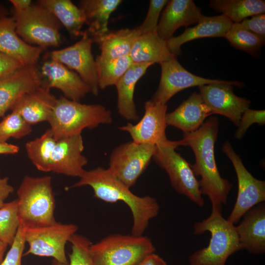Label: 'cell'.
Masks as SVG:
<instances>
[{
    "instance_id": "obj_41",
    "label": "cell",
    "mask_w": 265,
    "mask_h": 265,
    "mask_svg": "<svg viewBox=\"0 0 265 265\" xmlns=\"http://www.w3.org/2000/svg\"><path fill=\"white\" fill-rule=\"evenodd\" d=\"M23 66L15 59L0 53V80L11 76Z\"/></svg>"
},
{
    "instance_id": "obj_44",
    "label": "cell",
    "mask_w": 265,
    "mask_h": 265,
    "mask_svg": "<svg viewBox=\"0 0 265 265\" xmlns=\"http://www.w3.org/2000/svg\"><path fill=\"white\" fill-rule=\"evenodd\" d=\"M13 6V12H23L28 9L32 4L31 0H10Z\"/></svg>"
},
{
    "instance_id": "obj_47",
    "label": "cell",
    "mask_w": 265,
    "mask_h": 265,
    "mask_svg": "<svg viewBox=\"0 0 265 265\" xmlns=\"http://www.w3.org/2000/svg\"><path fill=\"white\" fill-rule=\"evenodd\" d=\"M9 16V11L7 8L0 3V18Z\"/></svg>"
},
{
    "instance_id": "obj_25",
    "label": "cell",
    "mask_w": 265,
    "mask_h": 265,
    "mask_svg": "<svg viewBox=\"0 0 265 265\" xmlns=\"http://www.w3.org/2000/svg\"><path fill=\"white\" fill-rule=\"evenodd\" d=\"M121 0H82L79 7L83 11L88 28L87 33L93 42L97 43L109 32L108 22L111 14Z\"/></svg>"
},
{
    "instance_id": "obj_46",
    "label": "cell",
    "mask_w": 265,
    "mask_h": 265,
    "mask_svg": "<svg viewBox=\"0 0 265 265\" xmlns=\"http://www.w3.org/2000/svg\"><path fill=\"white\" fill-rule=\"evenodd\" d=\"M8 245L0 240V264L4 259V256Z\"/></svg>"
},
{
    "instance_id": "obj_14",
    "label": "cell",
    "mask_w": 265,
    "mask_h": 265,
    "mask_svg": "<svg viewBox=\"0 0 265 265\" xmlns=\"http://www.w3.org/2000/svg\"><path fill=\"white\" fill-rule=\"evenodd\" d=\"M160 65V81L152 100L163 105H166L175 94L184 89L214 83H226L232 81L212 80L196 76L184 68L178 61L177 56H174Z\"/></svg>"
},
{
    "instance_id": "obj_37",
    "label": "cell",
    "mask_w": 265,
    "mask_h": 265,
    "mask_svg": "<svg viewBox=\"0 0 265 265\" xmlns=\"http://www.w3.org/2000/svg\"><path fill=\"white\" fill-rule=\"evenodd\" d=\"M168 0H151L148 10L142 24L137 28L141 34L156 33L161 12Z\"/></svg>"
},
{
    "instance_id": "obj_31",
    "label": "cell",
    "mask_w": 265,
    "mask_h": 265,
    "mask_svg": "<svg viewBox=\"0 0 265 265\" xmlns=\"http://www.w3.org/2000/svg\"><path fill=\"white\" fill-rule=\"evenodd\" d=\"M28 90L27 81L20 72L0 80V117L11 110L17 101Z\"/></svg>"
},
{
    "instance_id": "obj_17",
    "label": "cell",
    "mask_w": 265,
    "mask_h": 265,
    "mask_svg": "<svg viewBox=\"0 0 265 265\" xmlns=\"http://www.w3.org/2000/svg\"><path fill=\"white\" fill-rule=\"evenodd\" d=\"M40 72L50 89H59L68 99L80 102L91 93L89 86L77 73L52 59L43 63Z\"/></svg>"
},
{
    "instance_id": "obj_19",
    "label": "cell",
    "mask_w": 265,
    "mask_h": 265,
    "mask_svg": "<svg viewBox=\"0 0 265 265\" xmlns=\"http://www.w3.org/2000/svg\"><path fill=\"white\" fill-rule=\"evenodd\" d=\"M43 50L28 44L18 35L12 16L0 18V53L23 66H36Z\"/></svg>"
},
{
    "instance_id": "obj_30",
    "label": "cell",
    "mask_w": 265,
    "mask_h": 265,
    "mask_svg": "<svg viewBox=\"0 0 265 265\" xmlns=\"http://www.w3.org/2000/svg\"><path fill=\"white\" fill-rule=\"evenodd\" d=\"M56 141L52 131L49 129L40 137L26 143L27 155L38 170L50 172L51 157Z\"/></svg>"
},
{
    "instance_id": "obj_28",
    "label": "cell",
    "mask_w": 265,
    "mask_h": 265,
    "mask_svg": "<svg viewBox=\"0 0 265 265\" xmlns=\"http://www.w3.org/2000/svg\"><path fill=\"white\" fill-rule=\"evenodd\" d=\"M140 35L137 27L109 31L97 42L101 51L97 58L110 60L129 55L135 40Z\"/></svg>"
},
{
    "instance_id": "obj_24",
    "label": "cell",
    "mask_w": 265,
    "mask_h": 265,
    "mask_svg": "<svg viewBox=\"0 0 265 265\" xmlns=\"http://www.w3.org/2000/svg\"><path fill=\"white\" fill-rule=\"evenodd\" d=\"M153 64L133 63L115 85L117 91V109L124 118L132 121L138 120L133 99L135 85Z\"/></svg>"
},
{
    "instance_id": "obj_7",
    "label": "cell",
    "mask_w": 265,
    "mask_h": 265,
    "mask_svg": "<svg viewBox=\"0 0 265 265\" xmlns=\"http://www.w3.org/2000/svg\"><path fill=\"white\" fill-rule=\"evenodd\" d=\"M16 31L26 42L42 48L56 47L61 43V25L47 9L36 3L26 10L13 12Z\"/></svg>"
},
{
    "instance_id": "obj_29",
    "label": "cell",
    "mask_w": 265,
    "mask_h": 265,
    "mask_svg": "<svg viewBox=\"0 0 265 265\" xmlns=\"http://www.w3.org/2000/svg\"><path fill=\"white\" fill-rule=\"evenodd\" d=\"M209 6L222 13L233 23H239L248 17L265 12L263 0H211Z\"/></svg>"
},
{
    "instance_id": "obj_22",
    "label": "cell",
    "mask_w": 265,
    "mask_h": 265,
    "mask_svg": "<svg viewBox=\"0 0 265 265\" xmlns=\"http://www.w3.org/2000/svg\"><path fill=\"white\" fill-rule=\"evenodd\" d=\"M212 115L199 93L194 92L173 111L166 115L167 125L177 128L184 133L198 129L205 119Z\"/></svg>"
},
{
    "instance_id": "obj_6",
    "label": "cell",
    "mask_w": 265,
    "mask_h": 265,
    "mask_svg": "<svg viewBox=\"0 0 265 265\" xmlns=\"http://www.w3.org/2000/svg\"><path fill=\"white\" fill-rule=\"evenodd\" d=\"M155 250L149 238L132 234L109 235L89 247L94 265H137Z\"/></svg>"
},
{
    "instance_id": "obj_33",
    "label": "cell",
    "mask_w": 265,
    "mask_h": 265,
    "mask_svg": "<svg viewBox=\"0 0 265 265\" xmlns=\"http://www.w3.org/2000/svg\"><path fill=\"white\" fill-rule=\"evenodd\" d=\"M232 46L253 56H256L265 41L242 27L239 23H233L224 36Z\"/></svg>"
},
{
    "instance_id": "obj_43",
    "label": "cell",
    "mask_w": 265,
    "mask_h": 265,
    "mask_svg": "<svg viewBox=\"0 0 265 265\" xmlns=\"http://www.w3.org/2000/svg\"><path fill=\"white\" fill-rule=\"evenodd\" d=\"M137 265H168L159 255L151 253L144 258Z\"/></svg>"
},
{
    "instance_id": "obj_1",
    "label": "cell",
    "mask_w": 265,
    "mask_h": 265,
    "mask_svg": "<svg viewBox=\"0 0 265 265\" xmlns=\"http://www.w3.org/2000/svg\"><path fill=\"white\" fill-rule=\"evenodd\" d=\"M217 117L207 119L196 131L184 133L183 138L174 141L176 147L188 146L193 152L195 163L191 166L198 181L202 194L206 195L212 204V211L222 212V205L227 203L232 184L222 178L218 170L214 149L218 132Z\"/></svg>"
},
{
    "instance_id": "obj_15",
    "label": "cell",
    "mask_w": 265,
    "mask_h": 265,
    "mask_svg": "<svg viewBox=\"0 0 265 265\" xmlns=\"http://www.w3.org/2000/svg\"><path fill=\"white\" fill-rule=\"evenodd\" d=\"M167 106L152 100L144 105V114L136 124L128 123L118 128L128 132L132 141L139 144L157 145L168 139L165 134L167 127L166 115Z\"/></svg>"
},
{
    "instance_id": "obj_20",
    "label": "cell",
    "mask_w": 265,
    "mask_h": 265,
    "mask_svg": "<svg viewBox=\"0 0 265 265\" xmlns=\"http://www.w3.org/2000/svg\"><path fill=\"white\" fill-rule=\"evenodd\" d=\"M56 98L50 92V88L43 81L37 89L22 96L11 110L17 111L30 126L48 121Z\"/></svg>"
},
{
    "instance_id": "obj_26",
    "label": "cell",
    "mask_w": 265,
    "mask_h": 265,
    "mask_svg": "<svg viewBox=\"0 0 265 265\" xmlns=\"http://www.w3.org/2000/svg\"><path fill=\"white\" fill-rule=\"evenodd\" d=\"M134 63H161L174 56L169 50L166 41L156 33L140 35L135 40L129 54Z\"/></svg>"
},
{
    "instance_id": "obj_5",
    "label": "cell",
    "mask_w": 265,
    "mask_h": 265,
    "mask_svg": "<svg viewBox=\"0 0 265 265\" xmlns=\"http://www.w3.org/2000/svg\"><path fill=\"white\" fill-rule=\"evenodd\" d=\"M17 194L20 224L24 227H41L56 222L55 198L50 176H25Z\"/></svg>"
},
{
    "instance_id": "obj_27",
    "label": "cell",
    "mask_w": 265,
    "mask_h": 265,
    "mask_svg": "<svg viewBox=\"0 0 265 265\" xmlns=\"http://www.w3.org/2000/svg\"><path fill=\"white\" fill-rule=\"evenodd\" d=\"M36 3L50 11L65 27L71 38L81 36L86 18L83 11L70 0H39Z\"/></svg>"
},
{
    "instance_id": "obj_10",
    "label": "cell",
    "mask_w": 265,
    "mask_h": 265,
    "mask_svg": "<svg viewBox=\"0 0 265 265\" xmlns=\"http://www.w3.org/2000/svg\"><path fill=\"white\" fill-rule=\"evenodd\" d=\"M156 151V146L129 141L115 148L110 155L108 170L130 188L145 171Z\"/></svg>"
},
{
    "instance_id": "obj_23",
    "label": "cell",
    "mask_w": 265,
    "mask_h": 265,
    "mask_svg": "<svg viewBox=\"0 0 265 265\" xmlns=\"http://www.w3.org/2000/svg\"><path fill=\"white\" fill-rule=\"evenodd\" d=\"M233 23L221 14L218 16H205L196 26L187 28L181 35L172 37L167 42L169 51L177 56L181 53V47L191 40L205 37H224Z\"/></svg>"
},
{
    "instance_id": "obj_38",
    "label": "cell",
    "mask_w": 265,
    "mask_h": 265,
    "mask_svg": "<svg viewBox=\"0 0 265 265\" xmlns=\"http://www.w3.org/2000/svg\"><path fill=\"white\" fill-rule=\"evenodd\" d=\"M26 228L20 224L15 239L0 265H22V259L26 244Z\"/></svg>"
},
{
    "instance_id": "obj_16",
    "label": "cell",
    "mask_w": 265,
    "mask_h": 265,
    "mask_svg": "<svg viewBox=\"0 0 265 265\" xmlns=\"http://www.w3.org/2000/svg\"><path fill=\"white\" fill-rule=\"evenodd\" d=\"M83 150L81 133L56 140L51 157L50 172L80 178L88 161L82 154Z\"/></svg>"
},
{
    "instance_id": "obj_42",
    "label": "cell",
    "mask_w": 265,
    "mask_h": 265,
    "mask_svg": "<svg viewBox=\"0 0 265 265\" xmlns=\"http://www.w3.org/2000/svg\"><path fill=\"white\" fill-rule=\"evenodd\" d=\"M14 189L9 184L8 177H1L0 175V208L5 203V200L13 192Z\"/></svg>"
},
{
    "instance_id": "obj_2",
    "label": "cell",
    "mask_w": 265,
    "mask_h": 265,
    "mask_svg": "<svg viewBox=\"0 0 265 265\" xmlns=\"http://www.w3.org/2000/svg\"><path fill=\"white\" fill-rule=\"evenodd\" d=\"M88 186L94 192V197L110 203L122 201L130 208L132 216L131 234L143 235L150 221L156 217L159 205L154 197L139 196L115 178L107 169L98 167L85 170L78 182L70 188Z\"/></svg>"
},
{
    "instance_id": "obj_35",
    "label": "cell",
    "mask_w": 265,
    "mask_h": 265,
    "mask_svg": "<svg viewBox=\"0 0 265 265\" xmlns=\"http://www.w3.org/2000/svg\"><path fill=\"white\" fill-rule=\"evenodd\" d=\"M31 131V126L27 124L17 111L12 110L0 122V142H6L10 138H23Z\"/></svg>"
},
{
    "instance_id": "obj_8",
    "label": "cell",
    "mask_w": 265,
    "mask_h": 265,
    "mask_svg": "<svg viewBox=\"0 0 265 265\" xmlns=\"http://www.w3.org/2000/svg\"><path fill=\"white\" fill-rule=\"evenodd\" d=\"M174 141L156 145L153 156L156 163L167 173L172 187L199 207L205 204L197 180L190 164L178 153Z\"/></svg>"
},
{
    "instance_id": "obj_9",
    "label": "cell",
    "mask_w": 265,
    "mask_h": 265,
    "mask_svg": "<svg viewBox=\"0 0 265 265\" xmlns=\"http://www.w3.org/2000/svg\"><path fill=\"white\" fill-rule=\"evenodd\" d=\"M78 229L74 224L57 221L47 226L26 228L25 239L28 244V249L23 255L51 257L66 264L68 260L65 253L66 244Z\"/></svg>"
},
{
    "instance_id": "obj_18",
    "label": "cell",
    "mask_w": 265,
    "mask_h": 265,
    "mask_svg": "<svg viewBox=\"0 0 265 265\" xmlns=\"http://www.w3.org/2000/svg\"><path fill=\"white\" fill-rule=\"evenodd\" d=\"M204 17L192 0L168 1L159 21L157 33L167 41L179 27L197 24Z\"/></svg>"
},
{
    "instance_id": "obj_40",
    "label": "cell",
    "mask_w": 265,
    "mask_h": 265,
    "mask_svg": "<svg viewBox=\"0 0 265 265\" xmlns=\"http://www.w3.org/2000/svg\"><path fill=\"white\" fill-rule=\"evenodd\" d=\"M244 28L251 31L265 41V14L262 13L245 19L239 23Z\"/></svg>"
},
{
    "instance_id": "obj_34",
    "label": "cell",
    "mask_w": 265,
    "mask_h": 265,
    "mask_svg": "<svg viewBox=\"0 0 265 265\" xmlns=\"http://www.w3.org/2000/svg\"><path fill=\"white\" fill-rule=\"evenodd\" d=\"M20 225L17 199L0 208V240L11 246Z\"/></svg>"
},
{
    "instance_id": "obj_32",
    "label": "cell",
    "mask_w": 265,
    "mask_h": 265,
    "mask_svg": "<svg viewBox=\"0 0 265 265\" xmlns=\"http://www.w3.org/2000/svg\"><path fill=\"white\" fill-rule=\"evenodd\" d=\"M99 88L104 89L115 85L133 63L129 55L110 60L96 58Z\"/></svg>"
},
{
    "instance_id": "obj_3",
    "label": "cell",
    "mask_w": 265,
    "mask_h": 265,
    "mask_svg": "<svg viewBox=\"0 0 265 265\" xmlns=\"http://www.w3.org/2000/svg\"><path fill=\"white\" fill-rule=\"evenodd\" d=\"M207 231L211 235L209 244L189 257L190 265H225L231 255L242 249L236 226L223 217L222 212L212 211L207 218L193 225L194 235Z\"/></svg>"
},
{
    "instance_id": "obj_12",
    "label": "cell",
    "mask_w": 265,
    "mask_h": 265,
    "mask_svg": "<svg viewBox=\"0 0 265 265\" xmlns=\"http://www.w3.org/2000/svg\"><path fill=\"white\" fill-rule=\"evenodd\" d=\"M80 39L68 47L50 53L51 59L74 70L89 86L91 93L97 96L99 85L96 61L92 53L93 42L87 31Z\"/></svg>"
},
{
    "instance_id": "obj_45",
    "label": "cell",
    "mask_w": 265,
    "mask_h": 265,
    "mask_svg": "<svg viewBox=\"0 0 265 265\" xmlns=\"http://www.w3.org/2000/svg\"><path fill=\"white\" fill-rule=\"evenodd\" d=\"M18 146L7 142H0V155L1 154H15L19 152Z\"/></svg>"
},
{
    "instance_id": "obj_39",
    "label": "cell",
    "mask_w": 265,
    "mask_h": 265,
    "mask_svg": "<svg viewBox=\"0 0 265 265\" xmlns=\"http://www.w3.org/2000/svg\"><path fill=\"white\" fill-rule=\"evenodd\" d=\"M255 123L260 125L265 124V110L247 109L241 115L235 137L238 140L241 139L249 127Z\"/></svg>"
},
{
    "instance_id": "obj_13",
    "label": "cell",
    "mask_w": 265,
    "mask_h": 265,
    "mask_svg": "<svg viewBox=\"0 0 265 265\" xmlns=\"http://www.w3.org/2000/svg\"><path fill=\"white\" fill-rule=\"evenodd\" d=\"M233 85L243 87L244 83L232 81L230 83L206 84L199 87V94L212 114L225 116L238 126L241 115L249 108L251 101L235 95Z\"/></svg>"
},
{
    "instance_id": "obj_4",
    "label": "cell",
    "mask_w": 265,
    "mask_h": 265,
    "mask_svg": "<svg viewBox=\"0 0 265 265\" xmlns=\"http://www.w3.org/2000/svg\"><path fill=\"white\" fill-rule=\"evenodd\" d=\"M112 122L110 111L100 104H84L60 96L56 99L48 122L54 138L80 134L83 129H93Z\"/></svg>"
},
{
    "instance_id": "obj_21",
    "label": "cell",
    "mask_w": 265,
    "mask_h": 265,
    "mask_svg": "<svg viewBox=\"0 0 265 265\" xmlns=\"http://www.w3.org/2000/svg\"><path fill=\"white\" fill-rule=\"evenodd\" d=\"M236 226L239 243L242 249L254 255L265 252V205L260 203L242 217Z\"/></svg>"
},
{
    "instance_id": "obj_36",
    "label": "cell",
    "mask_w": 265,
    "mask_h": 265,
    "mask_svg": "<svg viewBox=\"0 0 265 265\" xmlns=\"http://www.w3.org/2000/svg\"><path fill=\"white\" fill-rule=\"evenodd\" d=\"M69 242L71 244V252L69 254V261L66 264L53 259L51 265H94L89 253V247L92 242L81 235L75 234Z\"/></svg>"
},
{
    "instance_id": "obj_11",
    "label": "cell",
    "mask_w": 265,
    "mask_h": 265,
    "mask_svg": "<svg viewBox=\"0 0 265 265\" xmlns=\"http://www.w3.org/2000/svg\"><path fill=\"white\" fill-rule=\"evenodd\" d=\"M222 150L231 161L238 179L237 198L227 219L234 225L238 222L248 211L265 202V182L255 178L246 169L229 141H226L223 143Z\"/></svg>"
}]
</instances>
